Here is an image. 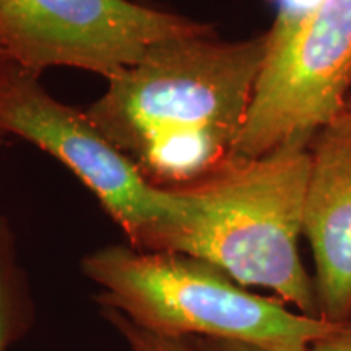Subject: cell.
<instances>
[{"label": "cell", "mask_w": 351, "mask_h": 351, "mask_svg": "<svg viewBox=\"0 0 351 351\" xmlns=\"http://www.w3.org/2000/svg\"><path fill=\"white\" fill-rule=\"evenodd\" d=\"M269 49L217 33L155 44L108 80L88 117L160 187L194 181L231 155Z\"/></svg>", "instance_id": "6da1fadb"}, {"label": "cell", "mask_w": 351, "mask_h": 351, "mask_svg": "<svg viewBox=\"0 0 351 351\" xmlns=\"http://www.w3.org/2000/svg\"><path fill=\"white\" fill-rule=\"evenodd\" d=\"M311 166V143L302 140L262 156L230 155L194 181L168 187L174 212L138 249L207 261L243 287L270 289L301 314L320 317L300 256Z\"/></svg>", "instance_id": "7a4b0ae2"}, {"label": "cell", "mask_w": 351, "mask_h": 351, "mask_svg": "<svg viewBox=\"0 0 351 351\" xmlns=\"http://www.w3.org/2000/svg\"><path fill=\"white\" fill-rule=\"evenodd\" d=\"M82 271L101 288L95 296L101 309L169 339L307 351L337 326L295 313L278 298L249 293L213 263L186 254L112 244L86 254Z\"/></svg>", "instance_id": "3957f363"}, {"label": "cell", "mask_w": 351, "mask_h": 351, "mask_svg": "<svg viewBox=\"0 0 351 351\" xmlns=\"http://www.w3.org/2000/svg\"><path fill=\"white\" fill-rule=\"evenodd\" d=\"M285 5L231 155L262 156L313 138L343 112L351 95V0Z\"/></svg>", "instance_id": "277c9868"}, {"label": "cell", "mask_w": 351, "mask_h": 351, "mask_svg": "<svg viewBox=\"0 0 351 351\" xmlns=\"http://www.w3.org/2000/svg\"><path fill=\"white\" fill-rule=\"evenodd\" d=\"M213 32L130 0H0V57L38 77L73 67L109 80L155 44Z\"/></svg>", "instance_id": "5b68a950"}, {"label": "cell", "mask_w": 351, "mask_h": 351, "mask_svg": "<svg viewBox=\"0 0 351 351\" xmlns=\"http://www.w3.org/2000/svg\"><path fill=\"white\" fill-rule=\"evenodd\" d=\"M16 135L67 166L90 189L132 247L174 212L168 187L140 169L93 124L86 112L60 103L38 75L0 57V135Z\"/></svg>", "instance_id": "8992f818"}, {"label": "cell", "mask_w": 351, "mask_h": 351, "mask_svg": "<svg viewBox=\"0 0 351 351\" xmlns=\"http://www.w3.org/2000/svg\"><path fill=\"white\" fill-rule=\"evenodd\" d=\"M309 186L302 234L315 263L320 317H351V114L341 112L311 142Z\"/></svg>", "instance_id": "52a82bcc"}, {"label": "cell", "mask_w": 351, "mask_h": 351, "mask_svg": "<svg viewBox=\"0 0 351 351\" xmlns=\"http://www.w3.org/2000/svg\"><path fill=\"white\" fill-rule=\"evenodd\" d=\"M36 322V307L21 270L13 231L0 217V351H8L28 335Z\"/></svg>", "instance_id": "ba28073f"}, {"label": "cell", "mask_w": 351, "mask_h": 351, "mask_svg": "<svg viewBox=\"0 0 351 351\" xmlns=\"http://www.w3.org/2000/svg\"><path fill=\"white\" fill-rule=\"evenodd\" d=\"M99 314L119 333L129 351H210L202 339H169L147 332L114 309H101Z\"/></svg>", "instance_id": "9c48e42d"}, {"label": "cell", "mask_w": 351, "mask_h": 351, "mask_svg": "<svg viewBox=\"0 0 351 351\" xmlns=\"http://www.w3.org/2000/svg\"><path fill=\"white\" fill-rule=\"evenodd\" d=\"M307 351H351V320L337 324L330 333L319 339Z\"/></svg>", "instance_id": "30bf717a"}, {"label": "cell", "mask_w": 351, "mask_h": 351, "mask_svg": "<svg viewBox=\"0 0 351 351\" xmlns=\"http://www.w3.org/2000/svg\"><path fill=\"white\" fill-rule=\"evenodd\" d=\"M204 343L207 345L210 351H274L261 348V346H254L247 343H239V341H228V340H207L202 339Z\"/></svg>", "instance_id": "8fae6325"}, {"label": "cell", "mask_w": 351, "mask_h": 351, "mask_svg": "<svg viewBox=\"0 0 351 351\" xmlns=\"http://www.w3.org/2000/svg\"><path fill=\"white\" fill-rule=\"evenodd\" d=\"M343 111H345V112H348V114H351V95L348 96V101H346V106H345Z\"/></svg>", "instance_id": "7c38bea8"}, {"label": "cell", "mask_w": 351, "mask_h": 351, "mask_svg": "<svg viewBox=\"0 0 351 351\" xmlns=\"http://www.w3.org/2000/svg\"><path fill=\"white\" fill-rule=\"evenodd\" d=\"M350 320H351V317H350Z\"/></svg>", "instance_id": "4fadbf2b"}]
</instances>
